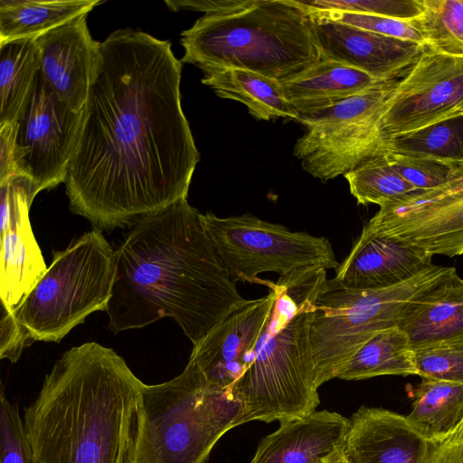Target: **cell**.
I'll use <instances>...</instances> for the list:
<instances>
[{
    "label": "cell",
    "mask_w": 463,
    "mask_h": 463,
    "mask_svg": "<svg viewBox=\"0 0 463 463\" xmlns=\"http://www.w3.org/2000/svg\"><path fill=\"white\" fill-rule=\"evenodd\" d=\"M169 41L118 29L99 46L65 179L71 211L113 230L187 200L200 159Z\"/></svg>",
    "instance_id": "1"
},
{
    "label": "cell",
    "mask_w": 463,
    "mask_h": 463,
    "mask_svg": "<svg viewBox=\"0 0 463 463\" xmlns=\"http://www.w3.org/2000/svg\"><path fill=\"white\" fill-rule=\"evenodd\" d=\"M115 250L114 334L171 317L193 345L250 300L238 292L187 200L131 223Z\"/></svg>",
    "instance_id": "2"
},
{
    "label": "cell",
    "mask_w": 463,
    "mask_h": 463,
    "mask_svg": "<svg viewBox=\"0 0 463 463\" xmlns=\"http://www.w3.org/2000/svg\"><path fill=\"white\" fill-rule=\"evenodd\" d=\"M142 383L112 348L66 351L24 409L36 463H125Z\"/></svg>",
    "instance_id": "3"
},
{
    "label": "cell",
    "mask_w": 463,
    "mask_h": 463,
    "mask_svg": "<svg viewBox=\"0 0 463 463\" xmlns=\"http://www.w3.org/2000/svg\"><path fill=\"white\" fill-rule=\"evenodd\" d=\"M326 269L306 267L279 276L278 296L255 348L254 360L233 392L243 404L240 425L301 417L319 404L310 327Z\"/></svg>",
    "instance_id": "4"
},
{
    "label": "cell",
    "mask_w": 463,
    "mask_h": 463,
    "mask_svg": "<svg viewBox=\"0 0 463 463\" xmlns=\"http://www.w3.org/2000/svg\"><path fill=\"white\" fill-rule=\"evenodd\" d=\"M181 63L203 71L237 68L279 82L326 59L317 24L303 0H230L181 33Z\"/></svg>",
    "instance_id": "5"
},
{
    "label": "cell",
    "mask_w": 463,
    "mask_h": 463,
    "mask_svg": "<svg viewBox=\"0 0 463 463\" xmlns=\"http://www.w3.org/2000/svg\"><path fill=\"white\" fill-rule=\"evenodd\" d=\"M243 411L232 389L211 383L188 362L172 380L143 384L125 463H206Z\"/></svg>",
    "instance_id": "6"
},
{
    "label": "cell",
    "mask_w": 463,
    "mask_h": 463,
    "mask_svg": "<svg viewBox=\"0 0 463 463\" xmlns=\"http://www.w3.org/2000/svg\"><path fill=\"white\" fill-rule=\"evenodd\" d=\"M115 273V250L93 229L53 253L45 273L10 313L30 345L59 343L91 313L106 311Z\"/></svg>",
    "instance_id": "7"
},
{
    "label": "cell",
    "mask_w": 463,
    "mask_h": 463,
    "mask_svg": "<svg viewBox=\"0 0 463 463\" xmlns=\"http://www.w3.org/2000/svg\"><path fill=\"white\" fill-rule=\"evenodd\" d=\"M449 267L431 265L410 279L382 289H354L333 279L319 294L310 327L318 388L336 378L341 368L376 333L396 326L403 306Z\"/></svg>",
    "instance_id": "8"
},
{
    "label": "cell",
    "mask_w": 463,
    "mask_h": 463,
    "mask_svg": "<svg viewBox=\"0 0 463 463\" xmlns=\"http://www.w3.org/2000/svg\"><path fill=\"white\" fill-rule=\"evenodd\" d=\"M201 221L230 278L262 285L259 275L279 276L306 267L336 269L339 265L326 237L302 232L244 213L221 218L201 213Z\"/></svg>",
    "instance_id": "9"
},
{
    "label": "cell",
    "mask_w": 463,
    "mask_h": 463,
    "mask_svg": "<svg viewBox=\"0 0 463 463\" xmlns=\"http://www.w3.org/2000/svg\"><path fill=\"white\" fill-rule=\"evenodd\" d=\"M463 116V57L426 46L383 103L365 120L363 153L377 156L396 137Z\"/></svg>",
    "instance_id": "10"
},
{
    "label": "cell",
    "mask_w": 463,
    "mask_h": 463,
    "mask_svg": "<svg viewBox=\"0 0 463 463\" xmlns=\"http://www.w3.org/2000/svg\"><path fill=\"white\" fill-rule=\"evenodd\" d=\"M341 452L348 463H463V417L447 435L429 438L404 415L361 406L349 419Z\"/></svg>",
    "instance_id": "11"
},
{
    "label": "cell",
    "mask_w": 463,
    "mask_h": 463,
    "mask_svg": "<svg viewBox=\"0 0 463 463\" xmlns=\"http://www.w3.org/2000/svg\"><path fill=\"white\" fill-rule=\"evenodd\" d=\"M364 229L449 258L463 254V170L449 182L379 206Z\"/></svg>",
    "instance_id": "12"
},
{
    "label": "cell",
    "mask_w": 463,
    "mask_h": 463,
    "mask_svg": "<svg viewBox=\"0 0 463 463\" xmlns=\"http://www.w3.org/2000/svg\"><path fill=\"white\" fill-rule=\"evenodd\" d=\"M83 109L73 110L38 73L17 134L18 169L40 193L65 182Z\"/></svg>",
    "instance_id": "13"
},
{
    "label": "cell",
    "mask_w": 463,
    "mask_h": 463,
    "mask_svg": "<svg viewBox=\"0 0 463 463\" xmlns=\"http://www.w3.org/2000/svg\"><path fill=\"white\" fill-rule=\"evenodd\" d=\"M2 310L12 312L47 270L33 233L29 212L39 194L33 183L19 175L0 184Z\"/></svg>",
    "instance_id": "14"
},
{
    "label": "cell",
    "mask_w": 463,
    "mask_h": 463,
    "mask_svg": "<svg viewBox=\"0 0 463 463\" xmlns=\"http://www.w3.org/2000/svg\"><path fill=\"white\" fill-rule=\"evenodd\" d=\"M269 294L234 311L194 345L189 362L213 384L232 389L254 360L255 348L277 299L274 282L263 280Z\"/></svg>",
    "instance_id": "15"
},
{
    "label": "cell",
    "mask_w": 463,
    "mask_h": 463,
    "mask_svg": "<svg viewBox=\"0 0 463 463\" xmlns=\"http://www.w3.org/2000/svg\"><path fill=\"white\" fill-rule=\"evenodd\" d=\"M88 14H80L37 38L43 80L75 111L84 109L99 55L100 43L90 33Z\"/></svg>",
    "instance_id": "16"
},
{
    "label": "cell",
    "mask_w": 463,
    "mask_h": 463,
    "mask_svg": "<svg viewBox=\"0 0 463 463\" xmlns=\"http://www.w3.org/2000/svg\"><path fill=\"white\" fill-rule=\"evenodd\" d=\"M396 326L413 352L463 345V279L456 269L449 267L411 297Z\"/></svg>",
    "instance_id": "17"
},
{
    "label": "cell",
    "mask_w": 463,
    "mask_h": 463,
    "mask_svg": "<svg viewBox=\"0 0 463 463\" xmlns=\"http://www.w3.org/2000/svg\"><path fill=\"white\" fill-rule=\"evenodd\" d=\"M326 59L339 61L383 80L402 78L423 46L345 24L314 18Z\"/></svg>",
    "instance_id": "18"
},
{
    "label": "cell",
    "mask_w": 463,
    "mask_h": 463,
    "mask_svg": "<svg viewBox=\"0 0 463 463\" xmlns=\"http://www.w3.org/2000/svg\"><path fill=\"white\" fill-rule=\"evenodd\" d=\"M432 257L407 242L363 229L333 279L348 288H387L433 265Z\"/></svg>",
    "instance_id": "19"
},
{
    "label": "cell",
    "mask_w": 463,
    "mask_h": 463,
    "mask_svg": "<svg viewBox=\"0 0 463 463\" xmlns=\"http://www.w3.org/2000/svg\"><path fill=\"white\" fill-rule=\"evenodd\" d=\"M279 423L260 440L250 463H328L343 446L349 419L324 410Z\"/></svg>",
    "instance_id": "20"
},
{
    "label": "cell",
    "mask_w": 463,
    "mask_h": 463,
    "mask_svg": "<svg viewBox=\"0 0 463 463\" xmlns=\"http://www.w3.org/2000/svg\"><path fill=\"white\" fill-rule=\"evenodd\" d=\"M384 81L367 72L324 59L298 76L282 82L285 95L299 116L326 109Z\"/></svg>",
    "instance_id": "21"
},
{
    "label": "cell",
    "mask_w": 463,
    "mask_h": 463,
    "mask_svg": "<svg viewBox=\"0 0 463 463\" xmlns=\"http://www.w3.org/2000/svg\"><path fill=\"white\" fill-rule=\"evenodd\" d=\"M202 83L222 99L244 104L258 120L299 118L281 82L262 74L237 68H215L203 71Z\"/></svg>",
    "instance_id": "22"
},
{
    "label": "cell",
    "mask_w": 463,
    "mask_h": 463,
    "mask_svg": "<svg viewBox=\"0 0 463 463\" xmlns=\"http://www.w3.org/2000/svg\"><path fill=\"white\" fill-rule=\"evenodd\" d=\"M398 80L384 81L326 109L299 116L298 121L307 131L297 140L294 156L302 160L364 120L383 103Z\"/></svg>",
    "instance_id": "23"
},
{
    "label": "cell",
    "mask_w": 463,
    "mask_h": 463,
    "mask_svg": "<svg viewBox=\"0 0 463 463\" xmlns=\"http://www.w3.org/2000/svg\"><path fill=\"white\" fill-rule=\"evenodd\" d=\"M99 0H0V44L38 38L70 20L89 14Z\"/></svg>",
    "instance_id": "24"
},
{
    "label": "cell",
    "mask_w": 463,
    "mask_h": 463,
    "mask_svg": "<svg viewBox=\"0 0 463 463\" xmlns=\"http://www.w3.org/2000/svg\"><path fill=\"white\" fill-rule=\"evenodd\" d=\"M39 71L36 37L0 44V124L19 122Z\"/></svg>",
    "instance_id": "25"
},
{
    "label": "cell",
    "mask_w": 463,
    "mask_h": 463,
    "mask_svg": "<svg viewBox=\"0 0 463 463\" xmlns=\"http://www.w3.org/2000/svg\"><path fill=\"white\" fill-rule=\"evenodd\" d=\"M381 375H418L415 353L397 326L372 336L341 368L336 378L363 380Z\"/></svg>",
    "instance_id": "26"
},
{
    "label": "cell",
    "mask_w": 463,
    "mask_h": 463,
    "mask_svg": "<svg viewBox=\"0 0 463 463\" xmlns=\"http://www.w3.org/2000/svg\"><path fill=\"white\" fill-rule=\"evenodd\" d=\"M405 417L429 438L447 435L463 417V385L421 378L412 390L411 410Z\"/></svg>",
    "instance_id": "27"
},
{
    "label": "cell",
    "mask_w": 463,
    "mask_h": 463,
    "mask_svg": "<svg viewBox=\"0 0 463 463\" xmlns=\"http://www.w3.org/2000/svg\"><path fill=\"white\" fill-rule=\"evenodd\" d=\"M351 194L358 204L379 206L416 191L394 167L386 155L367 158L345 175Z\"/></svg>",
    "instance_id": "28"
},
{
    "label": "cell",
    "mask_w": 463,
    "mask_h": 463,
    "mask_svg": "<svg viewBox=\"0 0 463 463\" xmlns=\"http://www.w3.org/2000/svg\"><path fill=\"white\" fill-rule=\"evenodd\" d=\"M407 22L427 48L463 57V0H422V12Z\"/></svg>",
    "instance_id": "29"
},
{
    "label": "cell",
    "mask_w": 463,
    "mask_h": 463,
    "mask_svg": "<svg viewBox=\"0 0 463 463\" xmlns=\"http://www.w3.org/2000/svg\"><path fill=\"white\" fill-rule=\"evenodd\" d=\"M386 153L463 161V116L392 138L379 155Z\"/></svg>",
    "instance_id": "30"
},
{
    "label": "cell",
    "mask_w": 463,
    "mask_h": 463,
    "mask_svg": "<svg viewBox=\"0 0 463 463\" xmlns=\"http://www.w3.org/2000/svg\"><path fill=\"white\" fill-rule=\"evenodd\" d=\"M383 155L387 156L402 177L418 190L438 187L463 170V161L393 153Z\"/></svg>",
    "instance_id": "31"
},
{
    "label": "cell",
    "mask_w": 463,
    "mask_h": 463,
    "mask_svg": "<svg viewBox=\"0 0 463 463\" xmlns=\"http://www.w3.org/2000/svg\"><path fill=\"white\" fill-rule=\"evenodd\" d=\"M309 8L313 17L316 19L337 22L375 33L424 45L419 33L404 20L337 10L317 9L311 6Z\"/></svg>",
    "instance_id": "32"
},
{
    "label": "cell",
    "mask_w": 463,
    "mask_h": 463,
    "mask_svg": "<svg viewBox=\"0 0 463 463\" xmlns=\"http://www.w3.org/2000/svg\"><path fill=\"white\" fill-rule=\"evenodd\" d=\"M1 463H36L16 403L0 395Z\"/></svg>",
    "instance_id": "33"
},
{
    "label": "cell",
    "mask_w": 463,
    "mask_h": 463,
    "mask_svg": "<svg viewBox=\"0 0 463 463\" xmlns=\"http://www.w3.org/2000/svg\"><path fill=\"white\" fill-rule=\"evenodd\" d=\"M317 9L366 14L408 21L422 12V0H304Z\"/></svg>",
    "instance_id": "34"
},
{
    "label": "cell",
    "mask_w": 463,
    "mask_h": 463,
    "mask_svg": "<svg viewBox=\"0 0 463 463\" xmlns=\"http://www.w3.org/2000/svg\"><path fill=\"white\" fill-rule=\"evenodd\" d=\"M418 376L463 385V345L414 352Z\"/></svg>",
    "instance_id": "35"
},
{
    "label": "cell",
    "mask_w": 463,
    "mask_h": 463,
    "mask_svg": "<svg viewBox=\"0 0 463 463\" xmlns=\"http://www.w3.org/2000/svg\"><path fill=\"white\" fill-rule=\"evenodd\" d=\"M19 122L0 124V184L19 176L17 134Z\"/></svg>",
    "instance_id": "36"
},
{
    "label": "cell",
    "mask_w": 463,
    "mask_h": 463,
    "mask_svg": "<svg viewBox=\"0 0 463 463\" xmlns=\"http://www.w3.org/2000/svg\"><path fill=\"white\" fill-rule=\"evenodd\" d=\"M1 359L17 362L24 349L30 345L23 328L10 312L2 310L1 318Z\"/></svg>",
    "instance_id": "37"
},
{
    "label": "cell",
    "mask_w": 463,
    "mask_h": 463,
    "mask_svg": "<svg viewBox=\"0 0 463 463\" xmlns=\"http://www.w3.org/2000/svg\"><path fill=\"white\" fill-rule=\"evenodd\" d=\"M328 463H348L343 456L341 449L335 453L328 460Z\"/></svg>",
    "instance_id": "38"
}]
</instances>
